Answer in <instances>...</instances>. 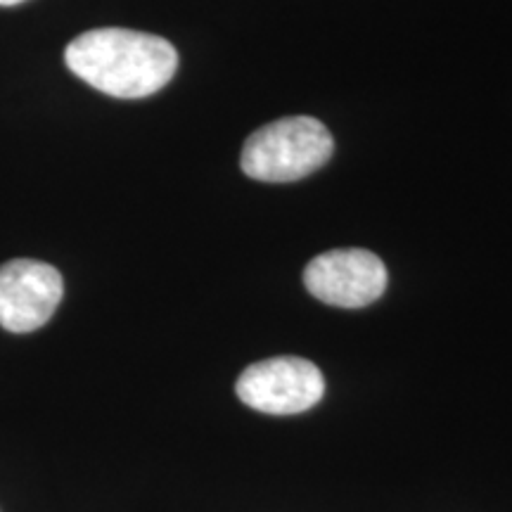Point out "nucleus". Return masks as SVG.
<instances>
[{"instance_id": "4", "label": "nucleus", "mask_w": 512, "mask_h": 512, "mask_svg": "<svg viewBox=\"0 0 512 512\" xmlns=\"http://www.w3.org/2000/svg\"><path fill=\"white\" fill-rule=\"evenodd\" d=\"M304 285L320 302L339 309H363L387 290V268L368 249H335L306 266Z\"/></svg>"}, {"instance_id": "5", "label": "nucleus", "mask_w": 512, "mask_h": 512, "mask_svg": "<svg viewBox=\"0 0 512 512\" xmlns=\"http://www.w3.org/2000/svg\"><path fill=\"white\" fill-rule=\"evenodd\" d=\"M64 283L55 266L12 259L0 266V328L27 335L48 323L62 302Z\"/></svg>"}, {"instance_id": "2", "label": "nucleus", "mask_w": 512, "mask_h": 512, "mask_svg": "<svg viewBox=\"0 0 512 512\" xmlns=\"http://www.w3.org/2000/svg\"><path fill=\"white\" fill-rule=\"evenodd\" d=\"M335 150L328 126L313 117H287L261 126L242 147V171L254 181L292 183L328 164Z\"/></svg>"}, {"instance_id": "3", "label": "nucleus", "mask_w": 512, "mask_h": 512, "mask_svg": "<svg viewBox=\"0 0 512 512\" xmlns=\"http://www.w3.org/2000/svg\"><path fill=\"white\" fill-rule=\"evenodd\" d=\"M235 392L245 406L259 413L297 415L323 399L325 380L306 358L278 356L249 366Z\"/></svg>"}, {"instance_id": "6", "label": "nucleus", "mask_w": 512, "mask_h": 512, "mask_svg": "<svg viewBox=\"0 0 512 512\" xmlns=\"http://www.w3.org/2000/svg\"><path fill=\"white\" fill-rule=\"evenodd\" d=\"M24 3V0H0V8H12V5Z\"/></svg>"}, {"instance_id": "1", "label": "nucleus", "mask_w": 512, "mask_h": 512, "mask_svg": "<svg viewBox=\"0 0 512 512\" xmlns=\"http://www.w3.org/2000/svg\"><path fill=\"white\" fill-rule=\"evenodd\" d=\"M64 60L95 91L121 100L162 91L178 69V53L166 38L117 27L91 29L74 38Z\"/></svg>"}]
</instances>
